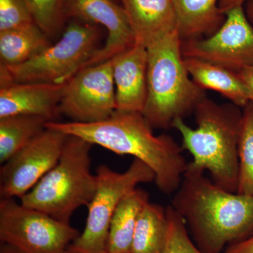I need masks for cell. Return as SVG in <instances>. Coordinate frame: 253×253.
Masks as SVG:
<instances>
[{"label": "cell", "mask_w": 253, "mask_h": 253, "mask_svg": "<svg viewBox=\"0 0 253 253\" xmlns=\"http://www.w3.org/2000/svg\"><path fill=\"white\" fill-rule=\"evenodd\" d=\"M96 176V192L87 206L85 227L69 245L67 253H106L110 225L118 204L139 184L155 180L152 169L136 158L123 173L101 165Z\"/></svg>", "instance_id": "obj_7"}, {"label": "cell", "mask_w": 253, "mask_h": 253, "mask_svg": "<svg viewBox=\"0 0 253 253\" xmlns=\"http://www.w3.org/2000/svg\"><path fill=\"white\" fill-rule=\"evenodd\" d=\"M238 194L253 196V105L250 101L243 110L239 146Z\"/></svg>", "instance_id": "obj_22"}, {"label": "cell", "mask_w": 253, "mask_h": 253, "mask_svg": "<svg viewBox=\"0 0 253 253\" xmlns=\"http://www.w3.org/2000/svg\"><path fill=\"white\" fill-rule=\"evenodd\" d=\"M35 23L48 37L54 36L62 28L67 0H27Z\"/></svg>", "instance_id": "obj_23"}, {"label": "cell", "mask_w": 253, "mask_h": 253, "mask_svg": "<svg viewBox=\"0 0 253 253\" xmlns=\"http://www.w3.org/2000/svg\"><path fill=\"white\" fill-rule=\"evenodd\" d=\"M80 234L70 223L18 204L14 199L0 201V240L22 253H67Z\"/></svg>", "instance_id": "obj_8"}, {"label": "cell", "mask_w": 253, "mask_h": 253, "mask_svg": "<svg viewBox=\"0 0 253 253\" xmlns=\"http://www.w3.org/2000/svg\"><path fill=\"white\" fill-rule=\"evenodd\" d=\"M67 17L106 28L104 46L84 65V68L112 59L135 44V37L124 8L114 0H67Z\"/></svg>", "instance_id": "obj_12"}, {"label": "cell", "mask_w": 253, "mask_h": 253, "mask_svg": "<svg viewBox=\"0 0 253 253\" xmlns=\"http://www.w3.org/2000/svg\"><path fill=\"white\" fill-rule=\"evenodd\" d=\"M225 14V21L212 36L182 41L184 58L202 60L235 73L253 66V26L244 6Z\"/></svg>", "instance_id": "obj_9"}, {"label": "cell", "mask_w": 253, "mask_h": 253, "mask_svg": "<svg viewBox=\"0 0 253 253\" xmlns=\"http://www.w3.org/2000/svg\"><path fill=\"white\" fill-rule=\"evenodd\" d=\"M91 146L78 136L68 135L59 161L20 199L21 204L70 223L73 212L87 207L96 192V176L90 170Z\"/></svg>", "instance_id": "obj_5"}, {"label": "cell", "mask_w": 253, "mask_h": 253, "mask_svg": "<svg viewBox=\"0 0 253 253\" xmlns=\"http://www.w3.org/2000/svg\"><path fill=\"white\" fill-rule=\"evenodd\" d=\"M181 41L207 38L215 33L225 21L219 0H173Z\"/></svg>", "instance_id": "obj_16"}, {"label": "cell", "mask_w": 253, "mask_h": 253, "mask_svg": "<svg viewBox=\"0 0 253 253\" xmlns=\"http://www.w3.org/2000/svg\"><path fill=\"white\" fill-rule=\"evenodd\" d=\"M67 134L46 127L1 165L0 199H21L59 161Z\"/></svg>", "instance_id": "obj_11"}, {"label": "cell", "mask_w": 253, "mask_h": 253, "mask_svg": "<svg viewBox=\"0 0 253 253\" xmlns=\"http://www.w3.org/2000/svg\"><path fill=\"white\" fill-rule=\"evenodd\" d=\"M0 253H22L13 246L1 243L0 246Z\"/></svg>", "instance_id": "obj_30"}, {"label": "cell", "mask_w": 253, "mask_h": 253, "mask_svg": "<svg viewBox=\"0 0 253 253\" xmlns=\"http://www.w3.org/2000/svg\"><path fill=\"white\" fill-rule=\"evenodd\" d=\"M245 12L250 22L253 26V0H248L244 4Z\"/></svg>", "instance_id": "obj_29"}, {"label": "cell", "mask_w": 253, "mask_h": 253, "mask_svg": "<svg viewBox=\"0 0 253 253\" xmlns=\"http://www.w3.org/2000/svg\"><path fill=\"white\" fill-rule=\"evenodd\" d=\"M224 253H253V234L242 241L229 245Z\"/></svg>", "instance_id": "obj_26"}, {"label": "cell", "mask_w": 253, "mask_h": 253, "mask_svg": "<svg viewBox=\"0 0 253 253\" xmlns=\"http://www.w3.org/2000/svg\"><path fill=\"white\" fill-rule=\"evenodd\" d=\"M135 43L146 48L177 30L173 0H121Z\"/></svg>", "instance_id": "obj_15"}, {"label": "cell", "mask_w": 253, "mask_h": 253, "mask_svg": "<svg viewBox=\"0 0 253 253\" xmlns=\"http://www.w3.org/2000/svg\"><path fill=\"white\" fill-rule=\"evenodd\" d=\"M33 22L27 0H0V31Z\"/></svg>", "instance_id": "obj_25"}, {"label": "cell", "mask_w": 253, "mask_h": 253, "mask_svg": "<svg viewBox=\"0 0 253 253\" xmlns=\"http://www.w3.org/2000/svg\"><path fill=\"white\" fill-rule=\"evenodd\" d=\"M98 26L73 18L57 42L26 62L0 68V85L11 83H66L100 49Z\"/></svg>", "instance_id": "obj_6"}, {"label": "cell", "mask_w": 253, "mask_h": 253, "mask_svg": "<svg viewBox=\"0 0 253 253\" xmlns=\"http://www.w3.org/2000/svg\"><path fill=\"white\" fill-rule=\"evenodd\" d=\"M169 232L165 253H204L189 237L185 221L172 206L166 208Z\"/></svg>", "instance_id": "obj_24"}, {"label": "cell", "mask_w": 253, "mask_h": 253, "mask_svg": "<svg viewBox=\"0 0 253 253\" xmlns=\"http://www.w3.org/2000/svg\"><path fill=\"white\" fill-rule=\"evenodd\" d=\"M149 202V194L139 188L132 190L123 198L110 225L106 253H131L138 218Z\"/></svg>", "instance_id": "obj_18"}, {"label": "cell", "mask_w": 253, "mask_h": 253, "mask_svg": "<svg viewBox=\"0 0 253 253\" xmlns=\"http://www.w3.org/2000/svg\"><path fill=\"white\" fill-rule=\"evenodd\" d=\"M177 30L148 46L147 99L142 114L153 128H172L206 99L190 76Z\"/></svg>", "instance_id": "obj_4"}, {"label": "cell", "mask_w": 253, "mask_h": 253, "mask_svg": "<svg viewBox=\"0 0 253 253\" xmlns=\"http://www.w3.org/2000/svg\"><path fill=\"white\" fill-rule=\"evenodd\" d=\"M238 76L247 86L250 94V101L253 105V66L244 68L237 73Z\"/></svg>", "instance_id": "obj_27"}, {"label": "cell", "mask_w": 253, "mask_h": 253, "mask_svg": "<svg viewBox=\"0 0 253 253\" xmlns=\"http://www.w3.org/2000/svg\"><path fill=\"white\" fill-rule=\"evenodd\" d=\"M36 23L0 31V59L4 66L26 62L50 45L49 39Z\"/></svg>", "instance_id": "obj_19"}, {"label": "cell", "mask_w": 253, "mask_h": 253, "mask_svg": "<svg viewBox=\"0 0 253 253\" xmlns=\"http://www.w3.org/2000/svg\"><path fill=\"white\" fill-rule=\"evenodd\" d=\"M46 127L78 136L116 154L140 160L155 174L161 192L174 194L180 186L188 163L183 148L168 134L154 135L144 115L138 111L116 110L102 121L91 123L49 122Z\"/></svg>", "instance_id": "obj_1"}, {"label": "cell", "mask_w": 253, "mask_h": 253, "mask_svg": "<svg viewBox=\"0 0 253 253\" xmlns=\"http://www.w3.org/2000/svg\"><path fill=\"white\" fill-rule=\"evenodd\" d=\"M0 118L35 116L54 122L66 83H11L0 85Z\"/></svg>", "instance_id": "obj_13"}, {"label": "cell", "mask_w": 253, "mask_h": 253, "mask_svg": "<svg viewBox=\"0 0 253 253\" xmlns=\"http://www.w3.org/2000/svg\"><path fill=\"white\" fill-rule=\"evenodd\" d=\"M184 61L193 81L205 90L217 91L243 109L250 102L249 89L237 73L194 58H184Z\"/></svg>", "instance_id": "obj_17"}, {"label": "cell", "mask_w": 253, "mask_h": 253, "mask_svg": "<svg viewBox=\"0 0 253 253\" xmlns=\"http://www.w3.org/2000/svg\"><path fill=\"white\" fill-rule=\"evenodd\" d=\"M112 59L116 110L142 112L147 99V48L135 43Z\"/></svg>", "instance_id": "obj_14"}, {"label": "cell", "mask_w": 253, "mask_h": 253, "mask_svg": "<svg viewBox=\"0 0 253 253\" xmlns=\"http://www.w3.org/2000/svg\"><path fill=\"white\" fill-rule=\"evenodd\" d=\"M168 232L166 208L149 201L138 218L131 253H165Z\"/></svg>", "instance_id": "obj_20"}, {"label": "cell", "mask_w": 253, "mask_h": 253, "mask_svg": "<svg viewBox=\"0 0 253 253\" xmlns=\"http://www.w3.org/2000/svg\"><path fill=\"white\" fill-rule=\"evenodd\" d=\"M186 170L172 200L193 241L204 253H222L253 234V196L230 192Z\"/></svg>", "instance_id": "obj_2"}, {"label": "cell", "mask_w": 253, "mask_h": 253, "mask_svg": "<svg viewBox=\"0 0 253 253\" xmlns=\"http://www.w3.org/2000/svg\"><path fill=\"white\" fill-rule=\"evenodd\" d=\"M194 113L198 126L196 129L188 126L182 118L176 119L172 126L180 133L181 147L193 156L186 170L197 173L208 170L214 184L237 193L238 146L243 111L232 103L219 104L206 97Z\"/></svg>", "instance_id": "obj_3"}, {"label": "cell", "mask_w": 253, "mask_h": 253, "mask_svg": "<svg viewBox=\"0 0 253 253\" xmlns=\"http://www.w3.org/2000/svg\"><path fill=\"white\" fill-rule=\"evenodd\" d=\"M113 59L82 68L66 83L60 113L73 122L104 121L116 110Z\"/></svg>", "instance_id": "obj_10"}, {"label": "cell", "mask_w": 253, "mask_h": 253, "mask_svg": "<svg viewBox=\"0 0 253 253\" xmlns=\"http://www.w3.org/2000/svg\"><path fill=\"white\" fill-rule=\"evenodd\" d=\"M49 121L35 116L0 118V163L6 162L46 129Z\"/></svg>", "instance_id": "obj_21"}, {"label": "cell", "mask_w": 253, "mask_h": 253, "mask_svg": "<svg viewBox=\"0 0 253 253\" xmlns=\"http://www.w3.org/2000/svg\"><path fill=\"white\" fill-rule=\"evenodd\" d=\"M247 1L248 0H219V7L223 13L226 14L233 8L244 6Z\"/></svg>", "instance_id": "obj_28"}]
</instances>
